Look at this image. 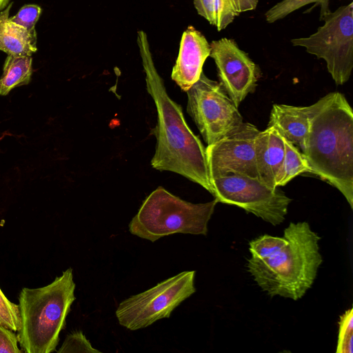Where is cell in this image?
Masks as SVG:
<instances>
[{
  "mask_svg": "<svg viewBox=\"0 0 353 353\" xmlns=\"http://www.w3.org/2000/svg\"><path fill=\"white\" fill-rule=\"evenodd\" d=\"M0 325L13 331L20 329V312L19 305L10 301L0 288Z\"/></svg>",
  "mask_w": 353,
  "mask_h": 353,
  "instance_id": "22",
  "label": "cell"
},
{
  "mask_svg": "<svg viewBox=\"0 0 353 353\" xmlns=\"http://www.w3.org/2000/svg\"><path fill=\"white\" fill-rule=\"evenodd\" d=\"M329 1L330 0H281L265 13V20L268 23H272L303 6L314 3L315 6L321 7L319 19L321 21L325 14L331 12Z\"/></svg>",
  "mask_w": 353,
  "mask_h": 353,
  "instance_id": "19",
  "label": "cell"
},
{
  "mask_svg": "<svg viewBox=\"0 0 353 353\" xmlns=\"http://www.w3.org/2000/svg\"><path fill=\"white\" fill-rule=\"evenodd\" d=\"M137 43L147 90L157 110V123L152 130L157 145L151 165L158 170L182 175L211 194L205 148L188 125L181 106L167 94L154 66L147 34L143 30L138 31Z\"/></svg>",
  "mask_w": 353,
  "mask_h": 353,
  "instance_id": "1",
  "label": "cell"
},
{
  "mask_svg": "<svg viewBox=\"0 0 353 353\" xmlns=\"http://www.w3.org/2000/svg\"><path fill=\"white\" fill-rule=\"evenodd\" d=\"M339 338L336 353H352L353 351V310L350 308L341 316L339 322Z\"/></svg>",
  "mask_w": 353,
  "mask_h": 353,
  "instance_id": "21",
  "label": "cell"
},
{
  "mask_svg": "<svg viewBox=\"0 0 353 353\" xmlns=\"http://www.w3.org/2000/svg\"><path fill=\"white\" fill-rule=\"evenodd\" d=\"M212 194L217 202L239 207L277 225L283 223L292 199L279 187H270L254 179L227 175L211 180Z\"/></svg>",
  "mask_w": 353,
  "mask_h": 353,
  "instance_id": "9",
  "label": "cell"
},
{
  "mask_svg": "<svg viewBox=\"0 0 353 353\" xmlns=\"http://www.w3.org/2000/svg\"><path fill=\"white\" fill-rule=\"evenodd\" d=\"M186 92L188 113L208 145L218 141L243 123L238 107L219 82L208 78L203 72Z\"/></svg>",
  "mask_w": 353,
  "mask_h": 353,
  "instance_id": "8",
  "label": "cell"
},
{
  "mask_svg": "<svg viewBox=\"0 0 353 353\" xmlns=\"http://www.w3.org/2000/svg\"><path fill=\"white\" fill-rule=\"evenodd\" d=\"M333 96L334 92H330L309 106L274 104L268 126L275 128L283 137L297 145L302 152L312 119Z\"/></svg>",
  "mask_w": 353,
  "mask_h": 353,
  "instance_id": "12",
  "label": "cell"
},
{
  "mask_svg": "<svg viewBox=\"0 0 353 353\" xmlns=\"http://www.w3.org/2000/svg\"><path fill=\"white\" fill-rule=\"evenodd\" d=\"M283 237L285 244L271 255L251 256L248 271L268 294L296 301L311 288L322 263L321 238L305 221L290 223Z\"/></svg>",
  "mask_w": 353,
  "mask_h": 353,
  "instance_id": "3",
  "label": "cell"
},
{
  "mask_svg": "<svg viewBox=\"0 0 353 353\" xmlns=\"http://www.w3.org/2000/svg\"><path fill=\"white\" fill-rule=\"evenodd\" d=\"M18 338L12 330L0 325V353H21Z\"/></svg>",
  "mask_w": 353,
  "mask_h": 353,
  "instance_id": "25",
  "label": "cell"
},
{
  "mask_svg": "<svg viewBox=\"0 0 353 353\" xmlns=\"http://www.w3.org/2000/svg\"><path fill=\"white\" fill-rule=\"evenodd\" d=\"M254 150L259 179L270 187H276V178L285 153L283 137L275 128L268 126L256 137Z\"/></svg>",
  "mask_w": 353,
  "mask_h": 353,
  "instance_id": "14",
  "label": "cell"
},
{
  "mask_svg": "<svg viewBox=\"0 0 353 353\" xmlns=\"http://www.w3.org/2000/svg\"><path fill=\"white\" fill-rule=\"evenodd\" d=\"M42 12L41 8L36 4H26L22 6L18 12L10 17V19L28 30H34Z\"/></svg>",
  "mask_w": 353,
  "mask_h": 353,
  "instance_id": "23",
  "label": "cell"
},
{
  "mask_svg": "<svg viewBox=\"0 0 353 353\" xmlns=\"http://www.w3.org/2000/svg\"><path fill=\"white\" fill-rule=\"evenodd\" d=\"M194 277L195 271H183L125 299L115 312L119 324L137 330L169 318L176 307L196 292Z\"/></svg>",
  "mask_w": 353,
  "mask_h": 353,
  "instance_id": "7",
  "label": "cell"
},
{
  "mask_svg": "<svg viewBox=\"0 0 353 353\" xmlns=\"http://www.w3.org/2000/svg\"><path fill=\"white\" fill-rule=\"evenodd\" d=\"M259 0H194L197 13L218 31L225 29L241 13L255 10Z\"/></svg>",
  "mask_w": 353,
  "mask_h": 353,
  "instance_id": "16",
  "label": "cell"
},
{
  "mask_svg": "<svg viewBox=\"0 0 353 353\" xmlns=\"http://www.w3.org/2000/svg\"><path fill=\"white\" fill-rule=\"evenodd\" d=\"M11 2V0H0V12L4 10Z\"/></svg>",
  "mask_w": 353,
  "mask_h": 353,
  "instance_id": "26",
  "label": "cell"
},
{
  "mask_svg": "<svg viewBox=\"0 0 353 353\" xmlns=\"http://www.w3.org/2000/svg\"><path fill=\"white\" fill-rule=\"evenodd\" d=\"M217 203L214 199L192 203L159 186L143 201L129 223V232L152 242L176 233L206 235Z\"/></svg>",
  "mask_w": 353,
  "mask_h": 353,
  "instance_id": "5",
  "label": "cell"
},
{
  "mask_svg": "<svg viewBox=\"0 0 353 353\" xmlns=\"http://www.w3.org/2000/svg\"><path fill=\"white\" fill-rule=\"evenodd\" d=\"M72 269L68 268L51 283L41 288H23L19 296L20 329L17 338L27 353L55 350L59 334L75 300Z\"/></svg>",
  "mask_w": 353,
  "mask_h": 353,
  "instance_id": "4",
  "label": "cell"
},
{
  "mask_svg": "<svg viewBox=\"0 0 353 353\" xmlns=\"http://www.w3.org/2000/svg\"><path fill=\"white\" fill-rule=\"evenodd\" d=\"M286 243V239L283 237L273 236L264 234L249 243V250L252 257L263 258L271 255Z\"/></svg>",
  "mask_w": 353,
  "mask_h": 353,
  "instance_id": "20",
  "label": "cell"
},
{
  "mask_svg": "<svg viewBox=\"0 0 353 353\" xmlns=\"http://www.w3.org/2000/svg\"><path fill=\"white\" fill-rule=\"evenodd\" d=\"M210 45V57L216 64L219 83L239 107L254 91L260 69L233 39L222 38Z\"/></svg>",
  "mask_w": 353,
  "mask_h": 353,
  "instance_id": "11",
  "label": "cell"
},
{
  "mask_svg": "<svg viewBox=\"0 0 353 353\" xmlns=\"http://www.w3.org/2000/svg\"><path fill=\"white\" fill-rule=\"evenodd\" d=\"M302 152L312 174L339 190L353 209V111L343 94L334 92L314 117Z\"/></svg>",
  "mask_w": 353,
  "mask_h": 353,
  "instance_id": "2",
  "label": "cell"
},
{
  "mask_svg": "<svg viewBox=\"0 0 353 353\" xmlns=\"http://www.w3.org/2000/svg\"><path fill=\"white\" fill-rule=\"evenodd\" d=\"M12 1L0 12V50L7 55L32 56L37 50L36 30H28L10 19Z\"/></svg>",
  "mask_w": 353,
  "mask_h": 353,
  "instance_id": "15",
  "label": "cell"
},
{
  "mask_svg": "<svg viewBox=\"0 0 353 353\" xmlns=\"http://www.w3.org/2000/svg\"><path fill=\"white\" fill-rule=\"evenodd\" d=\"M210 54V45L204 35L190 26L183 32L172 79L187 92L203 72V65Z\"/></svg>",
  "mask_w": 353,
  "mask_h": 353,
  "instance_id": "13",
  "label": "cell"
},
{
  "mask_svg": "<svg viewBox=\"0 0 353 353\" xmlns=\"http://www.w3.org/2000/svg\"><path fill=\"white\" fill-rule=\"evenodd\" d=\"M259 130L243 122L238 128L205 148L210 181L227 176L241 175L259 179L254 141Z\"/></svg>",
  "mask_w": 353,
  "mask_h": 353,
  "instance_id": "10",
  "label": "cell"
},
{
  "mask_svg": "<svg viewBox=\"0 0 353 353\" xmlns=\"http://www.w3.org/2000/svg\"><path fill=\"white\" fill-rule=\"evenodd\" d=\"M283 138L284 158L276 178V187L285 185L302 173H312V169L303 153L292 143Z\"/></svg>",
  "mask_w": 353,
  "mask_h": 353,
  "instance_id": "18",
  "label": "cell"
},
{
  "mask_svg": "<svg viewBox=\"0 0 353 353\" xmlns=\"http://www.w3.org/2000/svg\"><path fill=\"white\" fill-rule=\"evenodd\" d=\"M33 72L32 56L8 55L0 78V95L30 83Z\"/></svg>",
  "mask_w": 353,
  "mask_h": 353,
  "instance_id": "17",
  "label": "cell"
},
{
  "mask_svg": "<svg viewBox=\"0 0 353 353\" xmlns=\"http://www.w3.org/2000/svg\"><path fill=\"white\" fill-rule=\"evenodd\" d=\"M324 24L308 37L292 39L294 46L323 59L336 85L345 84L353 69V3L325 14Z\"/></svg>",
  "mask_w": 353,
  "mask_h": 353,
  "instance_id": "6",
  "label": "cell"
},
{
  "mask_svg": "<svg viewBox=\"0 0 353 353\" xmlns=\"http://www.w3.org/2000/svg\"><path fill=\"white\" fill-rule=\"evenodd\" d=\"M62 352H101L94 349L89 341L81 331L74 332L67 336L60 349Z\"/></svg>",
  "mask_w": 353,
  "mask_h": 353,
  "instance_id": "24",
  "label": "cell"
}]
</instances>
